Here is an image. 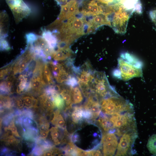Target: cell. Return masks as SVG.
<instances>
[{"label": "cell", "mask_w": 156, "mask_h": 156, "mask_svg": "<svg viewBox=\"0 0 156 156\" xmlns=\"http://www.w3.org/2000/svg\"><path fill=\"white\" fill-rule=\"evenodd\" d=\"M76 15L57 26H59L57 31L54 32L57 33L56 37L60 41L70 45L76 39L87 34V21L85 16L82 14L80 17Z\"/></svg>", "instance_id": "cell-1"}, {"label": "cell", "mask_w": 156, "mask_h": 156, "mask_svg": "<svg viewBox=\"0 0 156 156\" xmlns=\"http://www.w3.org/2000/svg\"><path fill=\"white\" fill-rule=\"evenodd\" d=\"M88 85L92 92L95 93L101 100L120 96L114 88L109 84L104 72L94 71Z\"/></svg>", "instance_id": "cell-2"}, {"label": "cell", "mask_w": 156, "mask_h": 156, "mask_svg": "<svg viewBox=\"0 0 156 156\" xmlns=\"http://www.w3.org/2000/svg\"><path fill=\"white\" fill-rule=\"evenodd\" d=\"M100 104L102 113L111 116L133 109L131 103L120 96L102 99Z\"/></svg>", "instance_id": "cell-3"}, {"label": "cell", "mask_w": 156, "mask_h": 156, "mask_svg": "<svg viewBox=\"0 0 156 156\" xmlns=\"http://www.w3.org/2000/svg\"><path fill=\"white\" fill-rule=\"evenodd\" d=\"M109 117L116 130L115 134L119 136L130 129L136 128L133 109Z\"/></svg>", "instance_id": "cell-4"}, {"label": "cell", "mask_w": 156, "mask_h": 156, "mask_svg": "<svg viewBox=\"0 0 156 156\" xmlns=\"http://www.w3.org/2000/svg\"><path fill=\"white\" fill-rule=\"evenodd\" d=\"M134 12L133 10L126 9L122 5L116 8L109 16L111 27L116 33L122 35L125 33L128 21Z\"/></svg>", "instance_id": "cell-5"}, {"label": "cell", "mask_w": 156, "mask_h": 156, "mask_svg": "<svg viewBox=\"0 0 156 156\" xmlns=\"http://www.w3.org/2000/svg\"><path fill=\"white\" fill-rule=\"evenodd\" d=\"M136 128L124 133L118 143L115 156H127L131 154L132 146L138 136Z\"/></svg>", "instance_id": "cell-6"}, {"label": "cell", "mask_w": 156, "mask_h": 156, "mask_svg": "<svg viewBox=\"0 0 156 156\" xmlns=\"http://www.w3.org/2000/svg\"><path fill=\"white\" fill-rule=\"evenodd\" d=\"M118 63L120 79L127 81L134 77H142V68L130 64L121 57L118 58Z\"/></svg>", "instance_id": "cell-7"}, {"label": "cell", "mask_w": 156, "mask_h": 156, "mask_svg": "<svg viewBox=\"0 0 156 156\" xmlns=\"http://www.w3.org/2000/svg\"><path fill=\"white\" fill-rule=\"evenodd\" d=\"M118 144V138L114 133L104 132L102 137L101 145L104 156H113L115 155Z\"/></svg>", "instance_id": "cell-8"}, {"label": "cell", "mask_w": 156, "mask_h": 156, "mask_svg": "<svg viewBox=\"0 0 156 156\" xmlns=\"http://www.w3.org/2000/svg\"><path fill=\"white\" fill-rule=\"evenodd\" d=\"M82 14L84 16H94L100 14L108 15L107 6H105L97 0H86L83 2Z\"/></svg>", "instance_id": "cell-9"}, {"label": "cell", "mask_w": 156, "mask_h": 156, "mask_svg": "<svg viewBox=\"0 0 156 156\" xmlns=\"http://www.w3.org/2000/svg\"><path fill=\"white\" fill-rule=\"evenodd\" d=\"M7 4L17 23L29 15L31 12L30 9L23 0H15Z\"/></svg>", "instance_id": "cell-10"}, {"label": "cell", "mask_w": 156, "mask_h": 156, "mask_svg": "<svg viewBox=\"0 0 156 156\" xmlns=\"http://www.w3.org/2000/svg\"><path fill=\"white\" fill-rule=\"evenodd\" d=\"M61 6V11L57 19L60 22L67 20L80 12L78 3L76 0H70Z\"/></svg>", "instance_id": "cell-11"}, {"label": "cell", "mask_w": 156, "mask_h": 156, "mask_svg": "<svg viewBox=\"0 0 156 156\" xmlns=\"http://www.w3.org/2000/svg\"><path fill=\"white\" fill-rule=\"evenodd\" d=\"M93 16L91 19L87 21L88 28L87 34L93 32L99 27L103 25L111 27V22L108 16L100 14Z\"/></svg>", "instance_id": "cell-12"}, {"label": "cell", "mask_w": 156, "mask_h": 156, "mask_svg": "<svg viewBox=\"0 0 156 156\" xmlns=\"http://www.w3.org/2000/svg\"><path fill=\"white\" fill-rule=\"evenodd\" d=\"M49 131L52 140L56 145L68 143L71 140V139L69 138L68 133L66 129L55 126L51 128Z\"/></svg>", "instance_id": "cell-13"}, {"label": "cell", "mask_w": 156, "mask_h": 156, "mask_svg": "<svg viewBox=\"0 0 156 156\" xmlns=\"http://www.w3.org/2000/svg\"><path fill=\"white\" fill-rule=\"evenodd\" d=\"M97 122L99 127L104 132H113L115 130L109 117L106 114L101 113Z\"/></svg>", "instance_id": "cell-14"}, {"label": "cell", "mask_w": 156, "mask_h": 156, "mask_svg": "<svg viewBox=\"0 0 156 156\" xmlns=\"http://www.w3.org/2000/svg\"><path fill=\"white\" fill-rule=\"evenodd\" d=\"M52 123L56 127L66 129V122L59 110L54 112L53 118L51 121Z\"/></svg>", "instance_id": "cell-15"}, {"label": "cell", "mask_w": 156, "mask_h": 156, "mask_svg": "<svg viewBox=\"0 0 156 156\" xmlns=\"http://www.w3.org/2000/svg\"><path fill=\"white\" fill-rule=\"evenodd\" d=\"M120 57L138 68H142L143 66L142 62L134 55L129 53H122L120 55Z\"/></svg>", "instance_id": "cell-16"}, {"label": "cell", "mask_w": 156, "mask_h": 156, "mask_svg": "<svg viewBox=\"0 0 156 156\" xmlns=\"http://www.w3.org/2000/svg\"><path fill=\"white\" fill-rule=\"evenodd\" d=\"M73 52L69 48L58 49L55 51L53 58L56 61H61L66 60L70 57Z\"/></svg>", "instance_id": "cell-17"}, {"label": "cell", "mask_w": 156, "mask_h": 156, "mask_svg": "<svg viewBox=\"0 0 156 156\" xmlns=\"http://www.w3.org/2000/svg\"><path fill=\"white\" fill-rule=\"evenodd\" d=\"M42 36L49 47L51 49H54L57 44V39L55 36L50 31L46 29L43 31Z\"/></svg>", "instance_id": "cell-18"}, {"label": "cell", "mask_w": 156, "mask_h": 156, "mask_svg": "<svg viewBox=\"0 0 156 156\" xmlns=\"http://www.w3.org/2000/svg\"><path fill=\"white\" fill-rule=\"evenodd\" d=\"M31 89L36 91H39L46 84L42 76H32L30 81Z\"/></svg>", "instance_id": "cell-19"}, {"label": "cell", "mask_w": 156, "mask_h": 156, "mask_svg": "<svg viewBox=\"0 0 156 156\" xmlns=\"http://www.w3.org/2000/svg\"><path fill=\"white\" fill-rule=\"evenodd\" d=\"M60 94L65 102L66 106V107H72L73 103L70 87V89L67 88L61 89Z\"/></svg>", "instance_id": "cell-20"}, {"label": "cell", "mask_w": 156, "mask_h": 156, "mask_svg": "<svg viewBox=\"0 0 156 156\" xmlns=\"http://www.w3.org/2000/svg\"><path fill=\"white\" fill-rule=\"evenodd\" d=\"M77 146L72 141L67 143L62 151V155L68 156H77Z\"/></svg>", "instance_id": "cell-21"}, {"label": "cell", "mask_w": 156, "mask_h": 156, "mask_svg": "<svg viewBox=\"0 0 156 156\" xmlns=\"http://www.w3.org/2000/svg\"><path fill=\"white\" fill-rule=\"evenodd\" d=\"M73 104H78L81 103L83 99L82 94L77 86L70 87Z\"/></svg>", "instance_id": "cell-22"}, {"label": "cell", "mask_w": 156, "mask_h": 156, "mask_svg": "<svg viewBox=\"0 0 156 156\" xmlns=\"http://www.w3.org/2000/svg\"><path fill=\"white\" fill-rule=\"evenodd\" d=\"M40 101L42 106L48 112L53 111L55 107L52 101L45 94L41 95L40 98Z\"/></svg>", "instance_id": "cell-23"}, {"label": "cell", "mask_w": 156, "mask_h": 156, "mask_svg": "<svg viewBox=\"0 0 156 156\" xmlns=\"http://www.w3.org/2000/svg\"><path fill=\"white\" fill-rule=\"evenodd\" d=\"M27 76L24 75H20L18 77L20 81L19 84L17 86V91L18 93H20L24 91H27L29 82H27Z\"/></svg>", "instance_id": "cell-24"}, {"label": "cell", "mask_w": 156, "mask_h": 156, "mask_svg": "<svg viewBox=\"0 0 156 156\" xmlns=\"http://www.w3.org/2000/svg\"><path fill=\"white\" fill-rule=\"evenodd\" d=\"M52 101L55 107L59 109H63L65 106V102L59 93H56L53 96Z\"/></svg>", "instance_id": "cell-25"}, {"label": "cell", "mask_w": 156, "mask_h": 156, "mask_svg": "<svg viewBox=\"0 0 156 156\" xmlns=\"http://www.w3.org/2000/svg\"><path fill=\"white\" fill-rule=\"evenodd\" d=\"M43 75L44 80L46 84H51L54 83L52 75L46 64H45L44 66Z\"/></svg>", "instance_id": "cell-26"}, {"label": "cell", "mask_w": 156, "mask_h": 156, "mask_svg": "<svg viewBox=\"0 0 156 156\" xmlns=\"http://www.w3.org/2000/svg\"><path fill=\"white\" fill-rule=\"evenodd\" d=\"M146 146L151 153L153 155H156V134H154L150 137Z\"/></svg>", "instance_id": "cell-27"}, {"label": "cell", "mask_w": 156, "mask_h": 156, "mask_svg": "<svg viewBox=\"0 0 156 156\" xmlns=\"http://www.w3.org/2000/svg\"><path fill=\"white\" fill-rule=\"evenodd\" d=\"M25 105L27 107H36L38 101L34 97L30 95H25L22 98Z\"/></svg>", "instance_id": "cell-28"}, {"label": "cell", "mask_w": 156, "mask_h": 156, "mask_svg": "<svg viewBox=\"0 0 156 156\" xmlns=\"http://www.w3.org/2000/svg\"><path fill=\"white\" fill-rule=\"evenodd\" d=\"M66 84L69 86L70 87H75L78 84V81L75 77L70 75L65 82Z\"/></svg>", "instance_id": "cell-29"}, {"label": "cell", "mask_w": 156, "mask_h": 156, "mask_svg": "<svg viewBox=\"0 0 156 156\" xmlns=\"http://www.w3.org/2000/svg\"><path fill=\"white\" fill-rule=\"evenodd\" d=\"M0 47L2 50H8L10 49L8 42L3 39H1V41Z\"/></svg>", "instance_id": "cell-30"}, {"label": "cell", "mask_w": 156, "mask_h": 156, "mask_svg": "<svg viewBox=\"0 0 156 156\" xmlns=\"http://www.w3.org/2000/svg\"><path fill=\"white\" fill-rule=\"evenodd\" d=\"M39 128L40 130V131H49V125L48 123H39L38 125Z\"/></svg>", "instance_id": "cell-31"}, {"label": "cell", "mask_w": 156, "mask_h": 156, "mask_svg": "<svg viewBox=\"0 0 156 156\" xmlns=\"http://www.w3.org/2000/svg\"><path fill=\"white\" fill-rule=\"evenodd\" d=\"M8 129L11 131L13 135L16 137H20V135L18 132L17 127L13 123H12L10 125V126L9 127Z\"/></svg>", "instance_id": "cell-32"}, {"label": "cell", "mask_w": 156, "mask_h": 156, "mask_svg": "<svg viewBox=\"0 0 156 156\" xmlns=\"http://www.w3.org/2000/svg\"><path fill=\"white\" fill-rule=\"evenodd\" d=\"M5 141L9 144H14L17 143V140L13 136L11 135L7 137Z\"/></svg>", "instance_id": "cell-33"}, {"label": "cell", "mask_w": 156, "mask_h": 156, "mask_svg": "<svg viewBox=\"0 0 156 156\" xmlns=\"http://www.w3.org/2000/svg\"><path fill=\"white\" fill-rule=\"evenodd\" d=\"M3 83L8 91L9 92H10L12 86V82L10 80H6L3 82Z\"/></svg>", "instance_id": "cell-34"}, {"label": "cell", "mask_w": 156, "mask_h": 156, "mask_svg": "<svg viewBox=\"0 0 156 156\" xmlns=\"http://www.w3.org/2000/svg\"><path fill=\"white\" fill-rule=\"evenodd\" d=\"M16 103L17 107L19 109L22 108L25 106L24 103L22 98L17 99L16 100Z\"/></svg>", "instance_id": "cell-35"}, {"label": "cell", "mask_w": 156, "mask_h": 156, "mask_svg": "<svg viewBox=\"0 0 156 156\" xmlns=\"http://www.w3.org/2000/svg\"><path fill=\"white\" fill-rule=\"evenodd\" d=\"M9 68H7L2 70L0 72V78L1 79L3 78L8 73L9 71Z\"/></svg>", "instance_id": "cell-36"}, {"label": "cell", "mask_w": 156, "mask_h": 156, "mask_svg": "<svg viewBox=\"0 0 156 156\" xmlns=\"http://www.w3.org/2000/svg\"><path fill=\"white\" fill-rule=\"evenodd\" d=\"M49 131H40V135L43 138H47Z\"/></svg>", "instance_id": "cell-37"}, {"label": "cell", "mask_w": 156, "mask_h": 156, "mask_svg": "<svg viewBox=\"0 0 156 156\" xmlns=\"http://www.w3.org/2000/svg\"><path fill=\"white\" fill-rule=\"evenodd\" d=\"M58 3L61 5L66 3L69 0H55Z\"/></svg>", "instance_id": "cell-38"}, {"label": "cell", "mask_w": 156, "mask_h": 156, "mask_svg": "<svg viewBox=\"0 0 156 156\" xmlns=\"http://www.w3.org/2000/svg\"><path fill=\"white\" fill-rule=\"evenodd\" d=\"M7 3H10L12 2L15 0H5Z\"/></svg>", "instance_id": "cell-39"}]
</instances>
